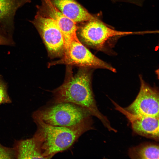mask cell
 <instances>
[{
  "label": "cell",
  "instance_id": "6da1fadb",
  "mask_svg": "<svg viewBox=\"0 0 159 159\" xmlns=\"http://www.w3.org/2000/svg\"><path fill=\"white\" fill-rule=\"evenodd\" d=\"M81 67L74 75L68 73L63 84L53 91L54 102H68L79 105L98 118L108 130L112 129L107 118L99 110L91 86L92 72Z\"/></svg>",
  "mask_w": 159,
  "mask_h": 159
},
{
  "label": "cell",
  "instance_id": "7a4b0ae2",
  "mask_svg": "<svg viewBox=\"0 0 159 159\" xmlns=\"http://www.w3.org/2000/svg\"><path fill=\"white\" fill-rule=\"evenodd\" d=\"M37 129L33 137L44 159H49L70 147L84 133L93 129L92 120L71 127L55 126L34 120Z\"/></svg>",
  "mask_w": 159,
  "mask_h": 159
},
{
  "label": "cell",
  "instance_id": "3957f363",
  "mask_svg": "<svg viewBox=\"0 0 159 159\" xmlns=\"http://www.w3.org/2000/svg\"><path fill=\"white\" fill-rule=\"evenodd\" d=\"M99 17L88 21L81 29V39L87 45L107 54L112 53V49L120 38L132 35H143V31L117 30Z\"/></svg>",
  "mask_w": 159,
  "mask_h": 159
},
{
  "label": "cell",
  "instance_id": "277c9868",
  "mask_svg": "<svg viewBox=\"0 0 159 159\" xmlns=\"http://www.w3.org/2000/svg\"><path fill=\"white\" fill-rule=\"evenodd\" d=\"M54 104L34 112L33 119L64 127L76 126L92 120L89 111L79 105L68 102Z\"/></svg>",
  "mask_w": 159,
  "mask_h": 159
},
{
  "label": "cell",
  "instance_id": "5b68a950",
  "mask_svg": "<svg viewBox=\"0 0 159 159\" xmlns=\"http://www.w3.org/2000/svg\"><path fill=\"white\" fill-rule=\"evenodd\" d=\"M64 64L90 68H100L116 72L111 65L96 57L79 41L77 37L72 40L68 53L59 60L50 63V65Z\"/></svg>",
  "mask_w": 159,
  "mask_h": 159
},
{
  "label": "cell",
  "instance_id": "8992f818",
  "mask_svg": "<svg viewBox=\"0 0 159 159\" xmlns=\"http://www.w3.org/2000/svg\"><path fill=\"white\" fill-rule=\"evenodd\" d=\"M30 21L39 32L49 55L53 58L63 57L65 51L63 38L55 21L37 12L34 19Z\"/></svg>",
  "mask_w": 159,
  "mask_h": 159
},
{
  "label": "cell",
  "instance_id": "52a82bcc",
  "mask_svg": "<svg viewBox=\"0 0 159 159\" xmlns=\"http://www.w3.org/2000/svg\"><path fill=\"white\" fill-rule=\"evenodd\" d=\"M140 87L134 101L124 108L134 114L159 117V93L158 89L146 83L139 76Z\"/></svg>",
  "mask_w": 159,
  "mask_h": 159
},
{
  "label": "cell",
  "instance_id": "ba28073f",
  "mask_svg": "<svg viewBox=\"0 0 159 159\" xmlns=\"http://www.w3.org/2000/svg\"><path fill=\"white\" fill-rule=\"evenodd\" d=\"M42 4L38 7L37 13L52 19L59 28L63 36L65 48L64 55L68 52L70 43L77 37L76 23L64 15L51 0H42Z\"/></svg>",
  "mask_w": 159,
  "mask_h": 159
},
{
  "label": "cell",
  "instance_id": "9c48e42d",
  "mask_svg": "<svg viewBox=\"0 0 159 159\" xmlns=\"http://www.w3.org/2000/svg\"><path fill=\"white\" fill-rule=\"evenodd\" d=\"M115 109L124 115L131 123L133 131L140 135L159 140V117L146 116L131 113L112 100Z\"/></svg>",
  "mask_w": 159,
  "mask_h": 159
},
{
  "label": "cell",
  "instance_id": "30bf717a",
  "mask_svg": "<svg viewBox=\"0 0 159 159\" xmlns=\"http://www.w3.org/2000/svg\"><path fill=\"white\" fill-rule=\"evenodd\" d=\"M65 16L76 22L96 19L99 17L92 15L74 0H51Z\"/></svg>",
  "mask_w": 159,
  "mask_h": 159
},
{
  "label": "cell",
  "instance_id": "8fae6325",
  "mask_svg": "<svg viewBox=\"0 0 159 159\" xmlns=\"http://www.w3.org/2000/svg\"><path fill=\"white\" fill-rule=\"evenodd\" d=\"M14 148L16 158L44 159L38 143L34 137L17 141Z\"/></svg>",
  "mask_w": 159,
  "mask_h": 159
},
{
  "label": "cell",
  "instance_id": "7c38bea8",
  "mask_svg": "<svg viewBox=\"0 0 159 159\" xmlns=\"http://www.w3.org/2000/svg\"><path fill=\"white\" fill-rule=\"evenodd\" d=\"M158 145L145 143L130 148L128 155L132 159H159Z\"/></svg>",
  "mask_w": 159,
  "mask_h": 159
},
{
  "label": "cell",
  "instance_id": "4fadbf2b",
  "mask_svg": "<svg viewBox=\"0 0 159 159\" xmlns=\"http://www.w3.org/2000/svg\"><path fill=\"white\" fill-rule=\"evenodd\" d=\"M19 7V0H0V23H11Z\"/></svg>",
  "mask_w": 159,
  "mask_h": 159
},
{
  "label": "cell",
  "instance_id": "5bb4252c",
  "mask_svg": "<svg viewBox=\"0 0 159 159\" xmlns=\"http://www.w3.org/2000/svg\"><path fill=\"white\" fill-rule=\"evenodd\" d=\"M11 102V100L7 92L6 84L0 76V105Z\"/></svg>",
  "mask_w": 159,
  "mask_h": 159
},
{
  "label": "cell",
  "instance_id": "9a60e30c",
  "mask_svg": "<svg viewBox=\"0 0 159 159\" xmlns=\"http://www.w3.org/2000/svg\"><path fill=\"white\" fill-rule=\"evenodd\" d=\"M16 158L14 148L5 147L0 144V159H11Z\"/></svg>",
  "mask_w": 159,
  "mask_h": 159
},
{
  "label": "cell",
  "instance_id": "2e32d148",
  "mask_svg": "<svg viewBox=\"0 0 159 159\" xmlns=\"http://www.w3.org/2000/svg\"><path fill=\"white\" fill-rule=\"evenodd\" d=\"M14 44L12 39L0 32V45H11Z\"/></svg>",
  "mask_w": 159,
  "mask_h": 159
},
{
  "label": "cell",
  "instance_id": "e0dca14e",
  "mask_svg": "<svg viewBox=\"0 0 159 159\" xmlns=\"http://www.w3.org/2000/svg\"><path fill=\"white\" fill-rule=\"evenodd\" d=\"M114 3L123 2L128 3L141 6H143L145 1L146 0H111Z\"/></svg>",
  "mask_w": 159,
  "mask_h": 159
},
{
  "label": "cell",
  "instance_id": "ac0fdd59",
  "mask_svg": "<svg viewBox=\"0 0 159 159\" xmlns=\"http://www.w3.org/2000/svg\"><path fill=\"white\" fill-rule=\"evenodd\" d=\"M31 0H19V6H21L26 3L29 2Z\"/></svg>",
  "mask_w": 159,
  "mask_h": 159
}]
</instances>
